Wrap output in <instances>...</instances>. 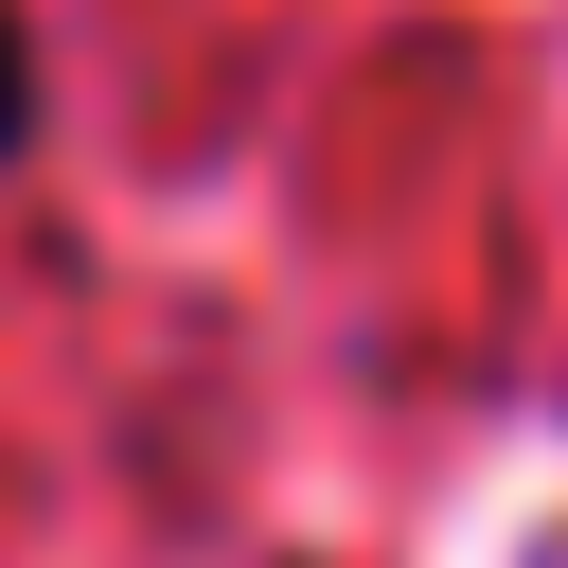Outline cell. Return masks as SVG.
I'll return each mask as SVG.
<instances>
[{
  "label": "cell",
  "instance_id": "1",
  "mask_svg": "<svg viewBox=\"0 0 568 568\" xmlns=\"http://www.w3.org/2000/svg\"><path fill=\"white\" fill-rule=\"evenodd\" d=\"M36 142V36H18V0H0V160Z\"/></svg>",
  "mask_w": 568,
  "mask_h": 568
}]
</instances>
